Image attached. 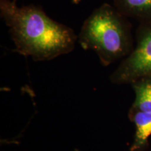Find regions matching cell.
<instances>
[{
    "label": "cell",
    "instance_id": "2",
    "mask_svg": "<svg viewBox=\"0 0 151 151\" xmlns=\"http://www.w3.org/2000/svg\"><path fill=\"white\" fill-rule=\"evenodd\" d=\"M114 6L103 4L85 20L78 41L96 52L104 67L127 56L133 48L131 26Z\"/></svg>",
    "mask_w": 151,
    "mask_h": 151
},
{
    "label": "cell",
    "instance_id": "1",
    "mask_svg": "<svg viewBox=\"0 0 151 151\" xmlns=\"http://www.w3.org/2000/svg\"><path fill=\"white\" fill-rule=\"evenodd\" d=\"M0 16L9 28L15 50L35 61L69 53L78 40L71 28L55 21L39 6H19L14 0H0Z\"/></svg>",
    "mask_w": 151,
    "mask_h": 151
},
{
    "label": "cell",
    "instance_id": "3",
    "mask_svg": "<svg viewBox=\"0 0 151 151\" xmlns=\"http://www.w3.org/2000/svg\"><path fill=\"white\" fill-rule=\"evenodd\" d=\"M151 78V20L140 22L136 45L109 79L114 84L132 83Z\"/></svg>",
    "mask_w": 151,
    "mask_h": 151
},
{
    "label": "cell",
    "instance_id": "6",
    "mask_svg": "<svg viewBox=\"0 0 151 151\" xmlns=\"http://www.w3.org/2000/svg\"><path fill=\"white\" fill-rule=\"evenodd\" d=\"M132 85L136 97L131 109L151 113V78L140 79Z\"/></svg>",
    "mask_w": 151,
    "mask_h": 151
},
{
    "label": "cell",
    "instance_id": "4",
    "mask_svg": "<svg viewBox=\"0 0 151 151\" xmlns=\"http://www.w3.org/2000/svg\"><path fill=\"white\" fill-rule=\"evenodd\" d=\"M113 6L127 18L140 22L151 20V0H113Z\"/></svg>",
    "mask_w": 151,
    "mask_h": 151
},
{
    "label": "cell",
    "instance_id": "5",
    "mask_svg": "<svg viewBox=\"0 0 151 151\" xmlns=\"http://www.w3.org/2000/svg\"><path fill=\"white\" fill-rule=\"evenodd\" d=\"M130 119L135 124L134 140L131 150L134 151L146 146L151 135V113L131 109Z\"/></svg>",
    "mask_w": 151,
    "mask_h": 151
}]
</instances>
